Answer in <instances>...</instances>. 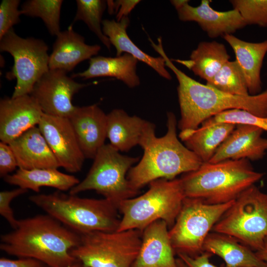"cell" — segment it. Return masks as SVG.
<instances>
[{
	"mask_svg": "<svg viewBox=\"0 0 267 267\" xmlns=\"http://www.w3.org/2000/svg\"><path fill=\"white\" fill-rule=\"evenodd\" d=\"M13 229L0 236V249L6 254L34 259L48 267H69L77 262L70 252L79 244L81 235L51 216L19 220Z\"/></svg>",
	"mask_w": 267,
	"mask_h": 267,
	"instance_id": "obj_1",
	"label": "cell"
},
{
	"mask_svg": "<svg viewBox=\"0 0 267 267\" xmlns=\"http://www.w3.org/2000/svg\"><path fill=\"white\" fill-rule=\"evenodd\" d=\"M153 48L163 57L166 66L174 73L178 82L177 88L180 118V131L193 130L208 118L233 109L246 110L253 115L267 117V89L256 95L241 96L221 91L192 79L176 67L166 55L162 43Z\"/></svg>",
	"mask_w": 267,
	"mask_h": 267,
	"instance_id": "obj_2",
	"label": "cell"
},
{
	"mask_svg": "<svg viewBox=\"0 0 267 267\" xmlns=\"http://www.w3.org/2000/svg\"><path fill=\"white\" fill-rule=\"evenodd\" d=\"M177 126L175 114L168 112L166 134L162 137L154 136L142 148L141 160L127 174L128 180L135 189L139 191L156 179H174L180 174L197 170L203 163L178 140Z\"/></svg>",
	"mask_w": 267,
	"mask_h": 267,
	"instance_id": "obj_3",
	"label": "cell"
},
{
	"mask_svg": "<svg viewBox=\"0 0 267 267\" xmlns=\"http://www.w3.org/2000/svg\"><path fill=\"white\" fill-rule=\"evenodd\" d=\"M264 175L254 170L249 160L242 159L203 163L197 170L183 174L180 179L185 197L221 204L235 200Z\"/></svg>",
	"mask_w": 267,
	"mask_h": 267,
	"instance_id": "obj_4",
	"label": "cell"
},
{
	"mask_svg": "<svg viewBox=\"0 0 267 267\" xmlns=\"http://www.w3.org/2000/svg\"><path fill=\"white\" fill-rule=\"evenodd\" d=\"M29 200L80 235L117 230L120 222L118 207L105 198H83L57 190L32 195Z\"/></svg>",
	"mask_w": 267,
	"mask_h": 267,
	"instance_id": "obj_5",
	"label": "cell"
},
{
	"mask_svg": "<svg viewBox=\"0 0 267 267\" xmlns=\"http://www.w3.org/2000/svg\"><path fill=\"white\" fill-rule=\"evenodd\" d=\"M149 185L143 194L120 203L118 209L122 217L117 230L142 232L159 220L165 222L169 229L173 226L185 197L180 178L158 179Z\"/></svg>",
	"mask_w": 267,
	"mask_h": 267,
	"instance_id": "obj_6",
	"label": "cell"
},
{
	"mask_svg": "<svg viewBox=\"0 0 267 267\" xmlns=\"http://www.w3.org/2000/svg\"><path fill=\"white\" fill-rule=\"evenodd\" d=\"M139 159L122 155L110 144H105L97 151L86 178L69 193L94 190L118 207L121 202L135 197L139 192L127 178L128 172Z\"/></svg>",
	"mask_w": 267,
	"mask_h": 267,
	"instance_id": "obj_7",
	"label": "cell"
},
{
	"mask_svg": "<svg viewBox=\"0 0 267 267\" xmlns=\"http://www.w3.org/2000/svg\"><path fill=\"white\" fill-rule=\"evenodd\" d=\"M230 235L255 252L267 236V193L253 185L234 200L212 229Z\"/></svg>",
	"mask_w": 267,
	"mask_h": 267,
	"instance_id": "obj_8",
	"label": "cell"
},
{
	"mask_svg": "<svg viewBox=\"0 0 267 267\" xmlns=\"http://www.w3.org/2000/svg\"><path fill=\"white\" fill-rule=\"evenodd\" d=\"M141 240L137 229L91 232L81 235L70 253L83 267H131Z\"/></svg>",
	"mask_w": 267,
	"mask_h": 267,
	"instance_id": "obj_9",
	"label": "cell"
},
{
	"mask_svg": "<svg viewBox=\"0 0 267 267\" xmlns=\"http://www.w3.org/2000/svg\"><path fill=\"white\" fill-rule=\"evenodd\" d=\"M234 200L207 204L197 198L185 197L169 235L175 252L195 257L203 251L205 239Z\"/></svg>",
	"mask_w": 267,
	"mask_h": 267,
	"instance_id": "obj_10",
	"label": "cell"
},
{
	"mask_svg": "<svg viewBox=\"0 0 267 267\" xmlns=\"http://www.w3.org/2000/svg\"><path fill=\"white\" fill-rule=\"evenodd\" d=\"M0 50L9 53L14 59L6 75L9 80L16 79L11 97L30 94L36 83L49 69L47 45L39 39L22 38L12 28L0 39Z\"/></svg>",
	"mask_w": 267,
	"mask_h": 267,
	"instance_id": "obj_11",
	"label": "cell"
},
{
	"mask_svg": "<svg viewBox=\"0 0 267 267\" xmlns=\"http://www.w3.org/2000/svg\"><path fill=\"white\" fill-rule=\"evenodd\" d=\"M87 85L76 82L63 70L49 69L36 83L30 95L44 113L69 119L77 107L72 102L74 95Z\"/></svg>",
	"mask_w": 267,
	"mask_h": 267,
	"instance_id": "obj_12",
	"label": "cell"
},
{
	"mask_svg": "<svg viewBox=\"0 0 267 267\" xmlns=\"http://www.w3.org/2000/svg\"><path fill=\"white\" fill-rule=\"evenodd\" d=\"M38 127L60 167L70 173L80 172L86 158L69 119L43 113Z\"/></svg>",
	"mask_w": 267,
	"mask_h": 267,
	"instance_id": "obj_13",
	"label": "cell"
},
{
	"mask_svg": "<svg viewBox=\"0 0 267 267\" xmlns=\"http://www.w3.org/2000/svg\"><path fill=\"white\" fill-rule=\"evenodd\" d=\"M170 1L181 21L196 22L211 38L232 34L247 25L237 10L217 11L211 7L210 0H202L196 7L189 5L187 0Z\"/></svg>",
	"mask_w": 267,
	"mask_h": 267,
	"instance_id": "obj_14",
	"label": "cell"
},
{
	"mask_svg": "<svg viewBox=\"0 0 267 267\" xmlns=\"http://www.w3.org/2000/svg\"><path fill=\"white\" fill-rule=\"evenodd\" d=\"M43 112L30 94L0 100V139L8 144L25 132L38 126Z\"/></svg>",
	"mask_w": 267,
	"mask_h": 267,
	"instance_id": "obj_15",
	"label": "cell"
},
{
	"mask_svg": "<svg viewBox=\"0 0 267 267\" xmlns=\"http://www.w3.org/2000/svg\"><path fill=\"white\" fill-rule=\"evenodd\" d=\"M154 124L124 110L115 109L107 114L106 136L119 151H128L139 145L142 148L155 135Z\"/></svg>",
	"mask_w": 267,
	"mask_h": 267,
	"instance_id": "obj_16",
	"label": "cell"
},
{
	"mask_svg": "<svg viewBox=\"0 0 267 267\" xmlns=\"http://www.w3.org/2000/svg\"><path fill=\"white\" fill-rule=\"evenodd\" d=\"M264 130L252 125L238 124L218 148L209 163L227 160L262 159L267 151V138L262 137Z\"/></svg>",
	"mask_w": 267,
	"mask_h": 267,
	"instance_id": "obj_17",
	"label": "cell"
},
{
	"mask_svg": "<svg viewBox=\"0 0 267 267\" xmlns=\"http://www.w3.org/2000/svg\"><path fill=\"white\" fill-rule=\"evenodd\" d=\"M69 119L85 158L94 159L105 144L107 114L97 104L77 106Z\"/></svg>",
	"mask_w": 267,
	"mask_h": 267,
	"instance_id": "obj_18",
	"label": "cell"
},
{
	"mask_svg": "<svg viewBox=\"0 0 267 267\" xmlns=\"http://www.w3.org/2000/svg\"><path fill=\"white\" fill-rule=\"evenodd\" d=\"M169 230L167 223L162 220L146 227L142 232L138 254L131 267H177Z\"/></svg>",
	"mask_w": 267,
	"mask_h": 267,
	"instance_id": "obj_19",
	"label": "cell"
},
{
	"mask_svg": "<svg viewBox=\"0 0 267 267\" xmlns=\"http://www.w3.org/2000/svg\"><path fill=\"white\" fill-rule=\"evenodd\" d=\"M8 144L15 155L18 168L58 169L60 167L38 126L25 132Z\"/></svg>",
	"mask_w": 267,
	"mask_h": 267,
	"instance_id": "obj_20",
	"label": "cell"
},
{
	"mask_svg": "<svg viewBox=\"0 0 267 267\" xmlns=\"http://www.w3.org/2000/svg\"><path fill=\"white\" fill-rule=\"evenodd\" d=\"M100 49L98 44H86L84 37L74 31L70 25L56 36L49 55V69L68 73L80 62L96 55Z\"/></svg>",
	"mask_w": 267,
	"mask_h": 267,
	"instance_id": "obj_21",
	"label": "cell"
},
{
	"mask_svg": "<svg viewBox=\"0 0 267 267\" xmlns=\"http://www.w3.org/2000/svg\"><path fill=\"white\" fill-rule=\"evenodd\" d=\"M223 38L234 52L236 61L245 76L249 94L261 93V71L267 53V40L259 43L249 42L232 34L224 35Z\"/></svg>",
	"mask_w": 267,
	"mask_h": 267,
	"instance_id": "obj_22",
	"label": "cell"
},
{
	"mask_svg": "<svg viewBox=\"0 0 267 267\" xmlns=\"http://www.w3.org/2000/svg\"><path fill=\"white\" fill-rule=\"evenodd\" d=\"M203 251L216 255L224 262L222 267H267L252 249L235 238L221 233L210 232Z\"/></svg>",
	"mask_w": 267,
	"mask_h": 267,
	"instance_id": "obj_23",
	"label": "cell"
},
{
	"mask_svg": "<svg viewBox=\"0 0 267 267\" xmlns=\"http://www.w3.org/2000/svg\"><path fill=\"white\" fill-rule=\"evenodd\" d=\"M138 60L132 55L125 53L115 57L93 56L89 59L88 68L82 72L74 73L72 78L89 79L100 77L115 78L133 88L140 84L136 74Z\"/></svg>",
	"mask_w": 267,
	"mask_h": 267,
	"instance_id": "obj_24",
	"label": "cell"
},
{
	"mask_svg": "<svg viewBox=\"0 0 267 267\" xmlns=\"http://www.w3.org/2000/svg\"><path fill=\"white\" fill-rule=\"evenodd\" d=\"M129 23L128 17H123L120 21H116L114 19L102 20L103 33L115 47L116 56H121L123 52L130 54L151 67L160 76L171 80L172 77L165 68L164 58L161 56L154 57L147 54L130 39L127 33Z\"/></svg>",
	"mask_w": 267,
	"mask_h": 267,
	"instance_id": "obj_25",
	"label": "cell"
},
{
	"mask_svg": "<svg viewBox=\"0 0 267 267\" xmlns=\"http://www.w3.org/2000/svg\"><path fill=\"white\" fill-rule=\"evenodd\" d=\"M236 126L226 123L201 125L195 130L180 131L178 136L188 149L206 163L211 159Z\"/></svg>",
	"mask_w": 267,
	"mask_h": 267,
	"instance_id": "obj_26",
	"label": "cell"
},
{
	"mask_svg": "<svg viewBox=\"0 0 267 267\" xmlns=\"http://www.w3.org/2000/svg\"><path fill=\"white\" fill-rule=\"evenodd\" d=\"M3 179L9 184L37 193L42 187H52L61 191L70 190L80 181L74 176L62 173L57 169L18 168L15 173L5 176Z\"/></svg>",
	"mask_w": 267,
	"mask_h": 267,
	"instance_id": "obj_27",
	"label": "cell"
},
{
	"mask_svg": "<svg viewBox=\"0 0 267 267\" xmlns=\"http://www.w3.org/2000/svg\"><path fill=\"white\" fill-rule=\"evenodd\" d=\"M229 58L224 45L212 41L200 42L188 60H172L185 66L195 75L208 82Z\"/></svg>",
	"mask_w": 267,
	"mask_h": 267,
	"instance_id": "obj_28",
	"label": "cell"
},
{
	"mask_svg": "<svg viewBox=\"0 0 267 267\" xmlns=\"http://www.w3.org/2000/svg\"><path fill=\"white\" fill-rule=\"evenodd\" d=\"M206 85L231 94L250 95L245 76L236 60L226 62Z\"/></svg>",
	"mask_w": 267,
	"mask_h": 267,
	"instance_id": "obj_29",
	"label": "cell"
},
{
	"mask_svg": "<svg viewBox=\"0 0 267 267\" xmlns=\"http://www.w3.org/2000/svg\"><path fill=\"white\" fill-rule=\"evenodd\" d=\"M63 0H28L21 5L22 15L40 18L49 34L57 36L60 32V16Z\"/></svg>",
	"mask_w": 267,
	"mask_h": 267,
	"instance_id": "obj_30",
	"label": "cell"
},
{
	"mask_svg": "<svg viewBox=\"0 0 267 267\" xmlns=\"http://www.w3.org/2000/svg\"><path fill=\"white\" fill-rule=\"evenodd\" d=\"M77 12L73 23L83 21L101 43L109 49L111 43L108 38L103 33L101 28L102 17L107 7L106 0H77Z\"/></svg>",
	"mask_w": 267,
	"mask_h": 267,
	"instance_id": "obj_31",
	"label": "cell"
},
{
	"mask_svg": "<svg viewBox=\"0 0 267 267\" xmlns=\"http://www.w3.org/2000/svg\"><path fill=\"white\" fill-rule=\"evenodd\" d=\"M226 123L235 125L244 124L258 127L267 131V117H261L239 109L227 110L218 113L204 121L201 125L209 126Z\"/></svg>",
	"mask_w": 267,
	"mask_h": 267,
	"instance_id": "obj_32",
	"label": "cell"
},
{
	"mask_svg": "<svg viewBox=\"0 0 267 267\" xmlns=\"http://www.w3.org/2000/svg\"><path fill=\"white\" fill-rule=\"evenodd\" d=\"M247 25L267 27V0H231Z\"/></svg>",
	"mask_w": 267,
	"mask_h": 267,
	"instance_id": "obj_33",
	"label": "cell"
},
{
	"mask_svg": "<svg viewBox=\"0 0 267 267\" xmlns=\"http://www.w3.org/2000/svg\"><path fill=\"white\" fill-rule=\"evenodd\" d=\"M20 0H3L0 5V39L13 28V26L20 22L22 14L18 9Z\"/></svg>",
	"mask_w": 267,
	"mask_h": 267,
	"instance_id": "obj_34",
	"label": "cell"
},
{
	"mask_svg": "<svg viewBox=\"0 0 267 267\" xmlns=\"http://www.w3.org/2000/svg\"><path fill=\"white\" fill-rule=\"evenodd\" d=\"M28 192V190L18 187L11 190L0 192V214L7 222L13 229L16 227L18 220L14 216L11 207V203L15 198Z\"/></svg>",
	"mask_w": 267,
	"mask_h": 267,
	"instance_id": "obj_35",
	"label": "cell"
},
{
	"mask_svg": "<svg viewBox=\"0 0 267 267\" xmlns=\"http://www.w3.org/2000/svg\"><path fill=\"white\" fill-rule=\"evenodd\" d=\"M18 167L15 155L9 145L0 142V177L4 178Z\"/></svg>",
	"mask_w": 267,
	"mask_h": 267,
	"instance_id": "obj_36",
	"label": "cell"
},
{
	"mask_svg": "<svg viewBox=\"0 0 267 267\" xmlns=\"http://www.w3.org/2000/svg\"><path fill=\"white\" fill-rule=\"evenodd\" d=\"M108 11L110 14L115 13L117 21H120L123 17H128L129 14L140 0H106Z\"/></svg>",
	"mask_w": 267,
	"mask_h": 267,
	"instance_id": "obj_37",
	"label": "cell"
},
{
	"mask_svg": "<svg viewBox=\"0 0 267 267\" xmlns=\"http://www.w3.org/2000/svg\"><path fill=\"white\" fill-rule=\"evenodd\" d=\"M213 255L207 252L195 257H191L184 254H178L179 258L183 261L188 267H218L210 262Z\"/></svg>",
	"mask_w": 267,
	"mask_h": 267,
	"instance_id": "obj_38",
	"label": "cell"
},
{
	"mask_svg": "<svg viewBox=\"0 0 267 267\" xmlns=\"http://www.w3.org/2000/svg\"><path fill=\"white\" fill-rule=\"evenodd\" d=\"M0 267H48L41 262L32 258H22L12 260L0 259Z\"/></svg>",
	"mask_w": 267,
	"mask_h": 267,
	"instance_id": "obj_39",
	"label": "cell"
},
{
	"mask_svg": "<svg viewBox=\"0 0 267 267\" xmlns=\"http://www.w3.org/2000/svg\"><path fill=\"white\" fill-rule=\"evenodd\" d=\"M255 253L259 259L267 264V236L264 240L262 249Z\"/></svg>",
	"mask_w": 267,
	"mask_h": 267,
	"instance_id": "obj_40",
	"label": "cell"
},
{
	"mask_svg": "<svg viewBox=\"0 0 267 267\" xmlns=\"http://www.w3.org/2000/svg\"><path fill=\"white\" fill-rule=\"evenodd\" d=\"M177 267H188L186 264L178 257L176 259Z\"/></svg>",
	"mask_w": 267,
	"mask_h": 267,
	"instance_id": "obj_41",
	"label": "cell"
},
{
	"mask_svg": "<svg viewBox=\"0 0 267 267\" xmlns=\"http://www.w3.org/2000/svg\"><path fill=\"white\" fill-rule=\"evenodd\" d=\"M69 267H83L82 265L78 261Z\"/></svg>",
	"mask_w": 267,
	"mask_h": 267,
	"instance_id": "obj_42",
	"label": "cell"
}]
</instances>
